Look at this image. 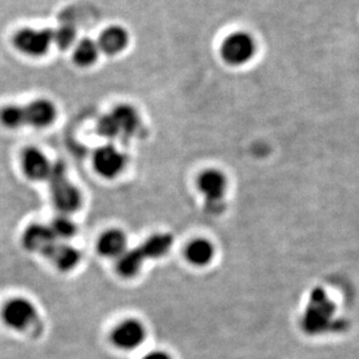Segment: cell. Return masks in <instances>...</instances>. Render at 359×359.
<instances>
[{"instance_id":"cell-5","label":"cell","mask_w":359,"mask_h":359,"mask_svg":"<svg viewBox=\"0 0 359 359\" xmlns=\"http://www.w3.org/2000/svg\"><path fill=\"white\" fill-rule=\"evenodd\" d=\"M335 308L332 301H329L323 292L318 294V302L313 304L308 311L306 320H304V329L309 334H322L325 332H330L332 329L339 330L336 328L337 321L334 320Z\"/></svg>"},{"instance_id":"cell-14","label":"cell","mask_w":359,"mask_h":359,"mask_svg":"<svg viewBox=\"0 0 359 359\" xmlns=\"http://www.w3.org/2000/svg\"><path fill=\"white\" fill-rule=\"evenodd\" d=\"M97 249L102 256L118 259L128 251V237L121 230L110 229L100 236Z\"/></svg>"},{"instance_id":"cell-19","label":"cell","mask_w":359,"mask_h":359,"mask_svg":"<svg viewBox=\"0 0 359 359\" xmlns=\"http://www.w3.org/2000/svg\"><path fill=\"white\" fill-rule=\"evenodd\" d=\"M146 258L140 248L128 250L123 256L117 259V271L124 278H132L142 269Z\"/></svg>"},{"instance_id":"cell-2","label":"cell","mask_w":359,"mask_h":359,"mask_svg":"<svg viewBox=\"0 0 359 359\" xmlns=\"http://www.w3.org/2000/svg\"><path fill=\"white\" fill-rule=\"evenodd\" d=\"M48 181L53 203L63 215L75 212L81 207L82 197L80 190L70 182L63 163H56L53 165Z\"/></svg>"},{"instance_id":"cell-10","label":"cell","mask_w":359,"mask_h":359,"mask_svg":"<svg viewBox=\"0 0 359 359\" xmlns=\"http://www.w3.org/2000/svg\"><path fill=\"white\" fill-rule=\"evenodd\" d=\"M197 188L210 205H218L228 189V180L221 170H205L197 177Z\"/></svg>"},{"instance_id":"cell-18","label":"cell","mask_w":359,"mask_h":359,"mask_svg":"<svg viewBox=\"0 0 359 359\" xmlns=\"http://www.w3.org/2000/svg\"><path fill=\"white\" fill-rule=\"evenodd\" d=\"M100 52V49L97 41H93V39L89 38L82 39L74 50V62L81 68L93 66L98 59Z\"/></svg>"},{"instance_id":"cell-16","label":"cell","mask_w":359,"mask_h":359,"mask_svg":"<svg viewBox=\"0 0 359 359\" xmlns=\"http://www.w3.org/2000/svg\"><path fill=\"white\" fill-rule=\"evenodd\" d=\"M215 257V246L205 238L194 239L187 245L186 258L194 266H207Z\"/></svg>"},{"instance_id":"cell-3","label":"cell","mask_w":359,"mask_h":359,"mask_svg":"<svg viewBox=\"0 0 359 359\" xmlns=\"http://www.w3.org/2000/svg\"><path fill=\"white\" fill-rule=\"evenodd\" d=\"M14 47L25 55L40 57L48 53L54 43V29L49 28H22L13 38Z\"/></svg>"},{"instance_id":"cell-23","label":"cell","mask_w":359,"mask_h":359,"mask_svg":"<svg viewBox=\"0 0 359 359\" xmlns=\"http://www.w3.org/2000/svg\"><path fill=\"white\" fill-rule=\"evenodd\" d=\"M142 359H172L168 353L165 351H152V353H147Z\"/></svg>"},{"instance_id":"cell-7","label":"cell","mask_w":359,"mask_h":359,"mask_svg":"<svg viewBox=\"0 0 359 359\" xmlns=\"http://www.w3.org/2000/svg\"><path fill=\"white\" fill-rule=\"evenodd\" d=\"M93 167L100 177L114 179L125 170L126 156L114 145H104L93 153Z\"/></svg>"},{"instance_id":"cell-20","label":"cell","mask_w":359,"mask_h":359,"mask_svg":"<svg viewBox=\"0 0 359 359\" xmlns=\"http://www.w3.org/2000/svg\"><path fill=\"white\" fill-rule=\"evenodd\" d=\"M49 226L60 242L68 241L76 233V225L67 215H61L54 218Z\"/></svg>"},{"instance_id":"cell-6","label":"cell","mask_w":359,"mask_h":359,"mask_svg":"<svg viewBox=\"0 0 359 359\" xmlns=\"http://www.w3.org/2000/svg\"><path fill=\"white\" fill-rule=\"evenodd\" d=\"M1 316L10 328L24 330L34 323L38 313L31 301L24 297H13L4 306Z\"/></svg>"},{"instance_id":"cell-9","label":"cell","mask_w":359,"mask_h":359,"mask_svg":"<svg viewBox=\"0 0 359 359\" xmlns=\"http://www.w3.org/2000/svg\"><path fill=\"white\" fill-rule=\"evenodd\" d=\"M57 110L55 104L47 98H38L22 105L24 126L43 128H48L55 121Z\"/></svg>"},{"instance_id":"cell-11","label":"cell","mask_w":359,"mask_h":359,"mask_svg":"<svg viewBox=\"0 0 359 359\" xmlns=\"http://www.w3.org/2000/svg\"><path fill=\"white\" fill-rule=\"evenodd\" d=\"M59 242L49 225L32 224L26 229L22 236V245L31 252L41 253L47 256L53 246Z\"/></svg>"},{"instance_id":"cell-22","label":"cell","mask_w":359,"mask_h":359,"mask_svg":"<svg viewBox=\"0 0 359 359\" xmlns=\"http://www.w3.org/2000/svg\"><path fill=\"white\" fill-rule=\"evenodd\" d=\"M75 39V32L70 27H60L54 29V43L60 48L66 49L73 43Z\"/></svg>"},{"instance_id":"cell-12","label":"cell","mask_w":359,"mask_h":359,"mask_svg":"<svg viewBox=\"0 0 359 359\" xmlns=\"http://www.w3.org/2000/svg\"><path fill=\"white\" fill-rule=\"evenodd\" d=\"M21 163H22L24 173L34 181L48 180L54 165L49 163L47 156L36 147H28L25 149Z\"/></svg>"},{"instance_id":"cell-1","label":"cell","mask_w":359,"mask_h":359,"mask_svg":"<svg viewBox=\"0 0 359 359\" xmlns=\"http://www.w3.org/2000/svg\"><path fill=\"white\" fill-rule=\"evenodd\" d=\"M140 126V118L135 107L128 104H119L110 112L104 114L97 123V132L100 137L114 140H128L135 137Z\"/></svg>"},{"instance_id":"cell-4","label":"cell","mask_w":359,"mask_h":359,"mask_svg":"<svg viewBox=\"0 0 359 359\" xmlns=\"http://www.w3.org/2000/svg\"><path fill=\"white\" fill-rule=\"evenodd\" d=\"M221 53L229 65L242 66L252 59L256 53V43L251 35L244 32H237L225 39Z\"/></svg>"},{"instance_id":"cell-21","label":"cell","mask_w":359,"mask_h":359,"mask_svg":"<svg viewBox=\"0 0 359 359\" xmlns=\"http://www.w3.org/2000/svg\"><path fill=\"white\" fill-rule=\"evenodd\" d=\"M0 121L5 128H19L24 126L22 105H6L0 110Z\"/></svg>"},{"instance_id":"cell-17","label":"cell","mask_w":359,"mask_h":359,"mask_svg":"<svg viewBox=\"0 0 359 359\" xmlns=\"http://www.w3.org/2000/svg\"><path fill=\"white\" fill-rule=\"evenodd\" d=\"M172 245H173L172 236L159 233V235L151 236L149 239H146L145 243L140 246V250L146 259H156L170 252Z\"/></svg>"},{"instance_id":"cell-13","label":"cell","mask_w":359,"mask_h":359,"mask_svg":"<svg viewBox=\"0 0 359 359\" xmlns=\"http://www.w3.org/2000/svg\"><path fill=\"white\" fill-rule=\"evenodd\" d=\"M100 52L109 56L117 55L128 45V33L121 26H110L105 28L98 38Z\"/></svg>"},{"instance_id":"cell-8","label":"cell","mask_w":359,"mask_h":359,"mask_svg":"<svg viewBox=\"0 0 359 359\" xmlns=\"http://www.w3.org/2000/svg\"><path fill=\"white\" fill-rule=\"evenodd\" d=\"M145 325L135 318L121 322L111 334V341L121 350H135L145 342Z\"/></svg>"},{"instance_id":"cell-15","label":"cell","mask_w":359,"mask_h":359,"mask_svg":"<svg viewBox=\"0 0 359 359\" xmlns=\"http://www.w3.org/2000/svg\"><path fill=\"white\" fill-rule=\"evenodd\" d=\"M46 258L52 260L61 271H70L80 263V252L75 248L65 242H57L49 251Z\"/></svg>"}]
</instances>
